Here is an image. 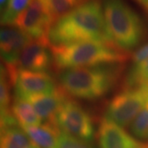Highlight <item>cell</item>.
Here are the masks:
<instances>
[{
  "label": "cell",
  "instance_id": "obj_24",
  "mask_svg": "<svg viewBox=\"0 0 148 148\" xmlns=\"http://www.w3.org/2000/svg\"><path fill=\"white\" fill-rule=\"evenodd\" d=\"M8 0H0V3H1V7H3V5L5 7V5L7 4L6 3H8Z\"/></svg>",
  "mask_w": 148,
  "mask_h": 148
},
{
  "label": "cell",
  "instance_id": "obj_22",
  "mask_svg": "<svg viewBox=\"0 0 148 148\" xmlns=\"http://www.w3.org/2000/svg\"><path fill=\"white\" fill-rule=\"evenodd\" d=\"M148 59V42L143 45L135 51L132 56L133 65L141 64Z\"/></svg>",
  "mask_w": 148,
  "mask_h": 148
},
{
  "label": "cell",
  "instance_id": "obj_21",
  "mask_svg": "<svg viewBox=\"0 0 148 148\" xmlns=\"http://www.w3.org/2000/svg\"><path fill=\"white\" fill-rule=\"evenodd\" d=\"M56 148H92L87 142L81 140L65 132H60Z\"/></svg>",
  "mask_w": 148,
  "mask_h": 148
},
{
  "label": "cell",
  "instance_id": "obj_19",
  "mask_svg": "<svg viewBox=\"0 0 148 148\" xmlns=\"http://www.w3.org/2000/svg\"><path fill=\"white\" fill-rule=\"evenodd\" d=\"M130 132L138 139L148 138V105L143 108L131 123Z\"/></svg>",
  "mask_w": 148,
  "mask_h": 148
},
{
  "label": "cell",
  "instance_id": "obj_10",
  "mask_svg": "<svg viewBox=\"0 0 148 148\" xmlns=\"http://www.w3.org/2000/svg\"><path fill=\"white\" fill-rule=\"evenodd\" d=\"M32 40L33 38L30 35L14 26H8L1 30V55L6 69L15 66L21 51Z\"/></svg>",
  "mask_w": 148,
  "mask_h": 148
},
{
  "label": "cell",
  "instance_id": "obj_9",
  "mask_svg": "<svg viewBox=\"0 0 148 148\" xmlns=\"http://www.w3.org/2000/svg\"><path fill=\"white\" fill-rule=\"evenodd\" d=\"M49 44L33 40L21 51L16 64L13 68L7 69L9 78H11L17 70L24 69L36 72H46L52 63V53L49 52Z\"/></svg>",
  "mask_w": 148,
  "mask_h": 148
},
{
  "label": "cell",
  "instance_id": "obj_8",
  "mask_svg": "<svg viewBox=\"0 0 148 148\" xmlns=\"http://www.w3.org/2000/svg\"><path fill=\"white\" fill-rule=\"evenodd\" d=\"M10 82L15 86V95L21 97L51 93L57 89L52 77L46 72L19 69L11 77Z\"/></svg>",
  "mask_w": 148,
  "mask_h": 148
},
{
  "label": "cell",
  "instance_id": "obj_16",
  "mask_svg": "<svg viewBox=\"0 0 148 148\" xmlns=\"http://www.w3.org/2000/svg\"><path fill=\"white\" fill-rule=\"evenodd\" d=\"M49 14L53 24L59 18L77 7L88 2L87 0H40Z\"/></svg>",
  "mask_w": 148,
  "mask_h": 148
},
{
  "label": "cell",
  "instance_id": "obj_14",
  "mask_svg": "<svg viewBox=\"0 0 148 148\" xmlns=\"http://www.w3.org/2000/svg\"><path fill=\"white\" fill-rule=\"evenodd\" d=\"M11 110L21 127H34L41 124L42 119L32 104L21 96L15 95Z\"/></svg>",
  "mask_w": 148,
  "mask_h": 148
},
{
  "label": "cell",
  "instance_id": "obj_6",
  "mask_svg": "<svg viewBox=\"0 0 148 148\" xmlns=\"http://www.w3.org/2000/svg\"><path fill=\"white\" fill-rule=\"evenodd\" d=\"M56 123L63 132L72 135L85 142L94 138L95 128L89 114L82 106L71 100H67L57 114Z\"/></svg>",
  "mask_w": 148,
  "mask_h": 148
},
{
  "label": "cell",
  "instance_id": "obj_12",
  "mask_svg": "<svg viewBox=\"0 0 148 148\" xmlns=\"http://www.w3.org/2000/svg\"><path fill=\"white\" fill-rule=\"evenodd\" d=\"M29 101L45 123H56L57 114L68 100L64 90L56 89L53 92L23 96Z\"/></svg>",
  "mask_w": 148,
  "mask_h": 148
},
{
  "label": "cell",
  "instance_id": "obj_2",
  "mask_svg": "<svg viewBox=\"0 0 148 148\" xmlns=\"http://www.w3.org/2000/svg\"><path fill=\"white\" fill-rule=\"evenodd\" d=\"M53 61L58 69L95 67L123 62L127 56L111 43L86 40L64 45H50Z\"/></svg>",
  "mask_w": 148,
  "mask_h": 148
},
{
  "label": "cell",
  "instance_id": "obj_27",
  "mask_svg": "<svg viewBox=\"0 0 148 148\" xmlns=\"http://www.w3.org/2000/svg\"><path fill=\"white\" fill-rule=\"evenodd\" d=\"M147 105H148V103H147Z\"/></svg>",
  "mask_w": 148,
  "mask_h": 148
},
{
  "label": "cell",
  "instance_id": "obj_7",
  "mask_svg": "<svg viewBox=\"0 0 148 148\" xmlns=\"http://www.w3.org/2000/svg\"><path fill=\"white\" fill-rule=\"evenodd\" d=\"M53 25V21L41 1L33 0L16 17L12 26L27 32L33 39L50 45L49 35Z\"/></svg>",
  "mask_w": 148,
  "mask_h": 148
},
{
  "label": "cell",
  "instance_id": "obj_4",
  "mask_svg": "<svg viewBox=\"0 0 148 148\" xmlns=\"http://www.w3.org/2000/svg\"><path fill=\"white\" fill-rule=\"evenodd\" d=\"M103 12L112 42L121 50H132L141 42L144 26L140 16L123 0H103Z\"/></svg>",
  "mask_w": 148,
  "mask_h": 148
},
{
  "label": "cell",
  "instance_id": "obj_18",
  "mask_svg": "<svg viewBox=\"0 0 148 148\" xmlns=\"http://www.w3.org/2000/svg\"><path fill=\"white\" fill-rule=\"evenodd\" d=\"M10 79L5 67L1 66L0 79V105L1 116L12 114L10 111Z\"/></svg>",
  "mask_w": 148,
  "mask_h": 148
},
{
  "label": "cell",
  "instance_id": "obj_13",
  "mask_svg": "<svg viewBox=\"0 0 148 148\" xmlns=\"http://www.w3.org/2000/svg\"><path fill=\"white\" fill-rule=\"evenodd\" d=\"M28 137L39 148H56L60 129L56 123H45L39 126L22 127Z\"/></svg>",
  "mask_w": 148,
  "mask_h": 148
},
{
  "label": "cell",
  "instance_id": "obj_1",
  "mask_svg": "<svg viewBox=\"0 0 148 148\" xmlns=\"http://www.w3.org/2000/svg\"><path fill=\"white\" fill-rule=\"evenodd\" d=\"M50 45L97 40L114 44L106 27L102 4L90 0L77 7L53 24L49 35Z\"/></svg>",
  "mask_w": 148,
  "mask_h": 148
},
{
  "label": "cell",
  "instance_id": "obj_17",
  "mask_svg": "<svg viewBox=\"0 0 148 148\" xmlns=\"http://www.w3.org/2000/svg\"><path fill=\"white\" fill-rule=\"evenodd\" d=\"M33 0H8L1 16V24L12 26L19 14L31 4Z\"/></svg>",
  "mask_w": 148,
  "mask_h": 148
},
{
  "label": "cell",
  "instance_id": "obj_25",
  "mask_svg": "<svg viewBox=\"0 0 148 148\" xmlns=\"http://www.w3.org/2000/svg\"><path fill=\"white\" fill-rule=\"evenodd\" d=\"M32 148H39V147H36V146L35 144H33V145H32Z\"/></svg>",
  "mask_w": 148,
  "mask_h": 148
},
{
  "label": "cell",
  "instance_id": "obj_3",
  "mask_svg": "<svg viewBox=\"0 0 148 148\" xmlns=\"http://www.w3.org/2000/svg\"><path fill=\"white\" fill-rule=\"evenodd\" d=\"M117 72L116 68L106 65L67 69L60 75L59 81L63 90L69 95L95 100L106 95L113 87Z\"/></svg>",
  "mask_w": 148,
  "mask_h": 148
},
{
  "label": "cell",
  "instance_id": "obj_11",
  "mask_svg": "<svg viewBox=\"0 0 148 148\" xmlns=\"http://www.w3.org/2000/svg\"><path fill=\"white\" fill-rule=\"evenodd\" d=\"M100 148H148V143H142L132 138L123 128L106 117L98 129Z\"/></svg>",
  "mask_w": 148,
  "mask_h": 148
},
{
  "label": "cell",
  "instance_id": "obj_15",
  "mask_svg": "<svg viewBox=\"0 0 148 148\" xmlns=\"http://www.w3.org/2000/svg\"><path fill=\"white\" fill-rule=\"evenodd\" d=\"M32 145L20 124L1 127V148H32Z\"/></svg>",
  "mask_w": 148,
  "mask_h": 148
},
{
  "label": "cell",
  "instance_id": "obj_5",
  "mask_svg": "<svg viewBox=\"0 0 148 148\" xmlns=\"http://www.w3.org/2000/svg\"><path fill=\"white\" fill-rule=\"evenodd\" d=\"M147 103L148 89L144 85L122 91L110 102L106 118L120 127H127Z\"/></svg>",
  "mask_w": 148,
  "mask_h": 148
},
{
  "label": "cell",
  "instance_id": "obj_23",
  "mask_svg": "<svg viewBox=\"0 0 148 148\" xmlns=\"http://www.w3.org/2000/svg\"><path fill=\"white\" fill-rule=\"evenodd\" d=\"M141 7H143V9L148 12V0H135Z\"/></svg>",
  "mask_w": 148,
  "mask_h": 148
},
{
  "label": "cell",
  "instance_id": "obj_26",
  "mask_svg": "<svg viewBox=\"0 0 148 148\" xmlns=\"http://www.w3.org/2000/svg\"><path fill=\"white\" fill-rule=\"evenodd\" d=\"M144 86H146L147 87V89H148V84H145V85H144Z\"/></svg>",
  "mask_w": 148,
  "mask_h": 148
},
{
  "label": "cell",
  "instance_id": "obj_20",
  "mask_svg": "<svg viewBox=\"0 0 148 148\" xmlns=\"http://www.w3.org/2000/svg\"><path fill=\"white\" fill-rule=\"evenodd\" d=\"M127 82L130 86L148 84V59L141 64L133 65Z\"/></svg>",
  "mask_w": 148,
  "mask_h": 148
}]
</instances>
